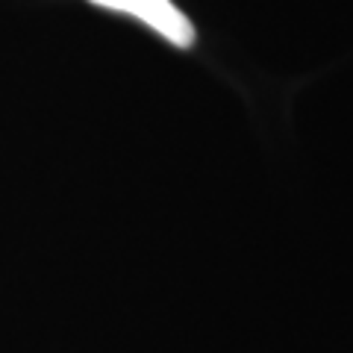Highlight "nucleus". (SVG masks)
Returning <instances> with one entry per match:
<instances>
[{
	"label": "nucleus",
	"mask_w": 353,
	"mask_h": 353,
	"mask_svg": "<svg viewBox=\"0 0 353 353\" xmlns=\"http://www.w3.org/2000/svg\"><path fill=\"white\" fill-rule=\"evenodd\" d=\"M88 3L141 21V24L150 27L157 36H162L174 48H192L197 39L194 24L171 0H88Z\"/></svg>",
	"instance_id": "1"
}]
</instances>
